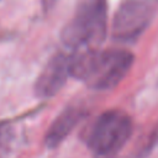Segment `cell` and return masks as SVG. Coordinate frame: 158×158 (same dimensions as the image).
<instances>
[{"mask_svg": "<svg viewBox=\"0 0 158 158\" xmlns=\"http://www.w3.org/2000/svg\"><path fill=\"white\" fill-rule=\"evenodd\" d=\"M135 57L126 49H83L69 58V77L93 90H110L117 86L130 72Z\"/></svg>", "mask_w": 158, "mask_h": 158, "instance_id": "1", "label": "cell"}, {"mask_svg": "<svg viewBox=\"0 0 158 158\" xmlns=\"http://www.w3.org/2000/svg\"><path fill=\"white\" fill-rule=\"evenodd\" d=\"M107 33V0H79L74 15L60 32L70 49L98 48Z\"/></svg>", "mask_w": 158, "mask_h": 158, "instance_id": "2", "label": "cell"}, {"mask_svg": "<svg viewBox=\"0 0 158 158\" xmlns=\"http://www.w3.org/2000/svg\"><path fill=\"white\" fill-rule=\"evenodd\" d=\"M133 132L131 116L120 109H110L96 116L83 131L81 139L95 157L114 158Z\"/></svg>", "mask_w": 158, "mask_h": 158, "instance_id": "3", "label": "cell"}, {"mask_svg": "<svg viewBox=\"0 0 158 158\" xmlns=\"http://www.w3.org/2000/svg\"><path fill=\"white\" fill-rule=\"evenodd\" d=\"M158 10V0H121L111 26L115 41L132 42L148 27Z\"/></svg>", "mask_w": 158, "mask_h": 158, "instance_id": "4", "label": "cell"}, {"mask_svg": "<svg viewBox=\"0 0 158 158\" xmlns=\"http://www.w3.org/2000/svg\"><path fill=\"white\" fill-rule=\"evenodd\" d=\"M69 58L70 56L63 52L51 57L33 85V93L38 99H49L64 86L69 77Z\"/></svg>", "mask_w": 158, "mask_h": 158, "instance_id": "5", "label": "cell"}, {"mask_svg": "<svg viewBox=\"0 0 158 158\" xmlns=\"http://www.w3.org/2000/svg\"><path fill=\"white\" fill-rule=\"evenodd\" d=\"M86 116L88 110L84 105L79 102L67 105L49 125L43 138L44 146L48 149L58 147Z\"/></svg>", "mask_w": 158, "mask_h": 158, "instance_id": "6", "label": "cell"}, {"mask_svg": "<svg viewBox=\"0 0 158 158\" xmlns=\"http://www.w3.org/2000/svg\"><path fill=\"white\" fill-rule=\"evenodd\" d=\"M58 0H41V6H42V10L44 14L49 12L51 10H53V7L56 6Z\"/></svg>", "mask_w": 158, "mask_h": 158, "instance_id": "7", "label": "cell"}, {"mask_svg": "<svg viewBox=\"0 0 158 158\" xmlns=\"http://www.w3.org/2000/svg\"><path fill=\"white\" fill-rule=\"evenodd\" d=\"M96 158H102V157H96Z\"/></svg>", "mask_w": 158, "mask_h": 158, "instance_id": "8", "label": "cell"}]
</instances>
